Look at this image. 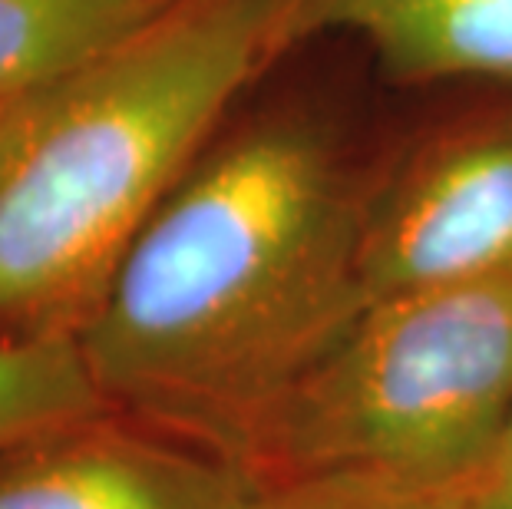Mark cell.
<instances>
[{
	"label": "cell",
	"mask_w": 512,
	"mask_h": 509,
	"mask_svg": "<svg viewBox=\"0 0 512 509\" xmlns=\"http://www.w3.org/2000/svg\"><path fill=\"white\" fill-rule=\"evenodd\" d=\"M258 476L106 407L0 450V509H255Z\"/></svg>",
	"instance_id": "277c9868"
},
{
	"label": "cell",
	"mask_w": 512,
	"mask_h": 509,
	"mask_svg": "<svg viewBox=\"0 0 512 509\" xmlns=\"http://www.w3.org/2000/svg\"><path fill=\"white\" fill-rule=\"evenodd\" d=\"M80 73H73L67 80H57L40 90L4 96L0 100V179L14 169V162L24 156V149L40 136V129L50 123V116L60 110L67 93Z\"/></svg>",
	"instance_id": "30bf717a"
},
{
	"label": "cell",
	"mask_w": 512,
	"mask_h": 509,
	"mask_svg": "<svg viewBox=\"0 0 512 509\" xmlns=\"http://www.w3.org/2000/svg\"><path fill=\"white\" fill-rule=\"evenodd\" d=\"M483 496L489 509H512V417L499 447L483 467Z\"/></svg>",
	"instance_id": "8fae6325"
},
{
	"label": "cell",
	"mask_w": 512,
	"mask_h": 509,
	"mask_svg": "<svg viewBox=\"0 0 512 509\" xmlns=\"http://www.w3.org/2000/svg\"><path fill=\"white\" fill-rule=\"evenodd\" d=\"M311 34L361 37L400 80L512 86V0H308Z\"/></svg>",
	"instance_id": "8992f818"
},
{
	"label": "cell",
	"mask_w": 512,
	"mask_h": 509,
	"mask_svg": "<svg viewBox=\"0 0 512 509\" xmlns=\"http://www.w3.org/2000/svg\"><path fill=\"white\" fill-rule=\"evenodd\" d=\"M106 407L76 338L0 341V450Z\"/></svg>",
	"instance_id": "ba28073f"
},
{
	"label": "cell",
	"mask_w": 512,
	"mask_h": 509,
	"mask_svg": "<svg viewBox=\"0 0 512 509\" xmlns=\"http://www.w3.org/2000/svg\"><path fill=\"white\" fill-rule=\"evenodd\" d=\"M512 417V268L370 301L258 427V483H453Z\"/></svg>",
	"instance_id": "3957f363"
},
{
	"label": "cell",
	"mask_w": 512,
	"mask_h": 509,
	"mask_svg": "<svg viewBox=\"0 0 512 509\" xmlns=\"http://www.w3.org/2000/svg\"><path fill=\"white\" fill-rule=\"evenodd\" d=\"M512 268V129L440 146L370 199L367 305Z\"/></svg>",
	"instance_id": "5b68a950"
},
{
	"label": "cell",
	"mask_w": 512,
	"mask_h": 509,
	"mask_svg": "<svg viewBox=\"0 0 512 509\" xmlns=\"http://www.w3.org/2000/svg\"><path fill=\"white\" fill-rule=\"evenodd\" d=\"M370 199L288 123L195 162L76 334L96 391L245 463L278 400L367 308Z\"/></svg>",
	"instance_id": "6da1fadb"
},
{
	"label": "cell",
	"mask_w": 512,
	"mask_h": 509,
	"mask_svg": "<svg viewBox=\"0 0 512 509\" xmlns=\"http://www.w3.org/2000/svg\"><path fill=\"white\" fill-rule=\"evenodd\" d=\"M179 0H0V100L90 70Z\"/></svg>",
	"instance_id": "52a82bcc"
},
{
	"label": "cell",
	"mask_w": 512,
	"mask_h": 509,
	"mask_svg": "<svg viewBox=\"0 0 512 509\" xmlns=\"http://www.w3.org/2000/svg\"><path fill=\"white\" fill-rule=\"evenodd\" d=\"M255 509H489L483 473L453 483L294 480L261 483Z\"/></svg>",
	"instance_id": "9c48e42d"
},
{
	"label": "cell",
	"mask_w": 512,
	"mask_h": 509,
	"mask_svg": "<svg viewBox=\"0 0 512 509\" xmlns=\"http://www.w3.org/2000/svg\"><path fill=\"white\" fill-rule=\"evenodd\" d=\"M308 37V0H179L83 70L0 179V341L76 338L228 106Z\"/></svg>",
	"instance_id": "7a4b0ae2"
}]
</instances>
